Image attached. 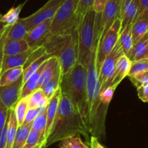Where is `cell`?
I'll return each instance as SVG.
<instances>
[{
    "mask_svg": "<svg viewBox=\"0 0 148 148\" xmlns=\"http://www.w3.org/2000/svg\"><path fill=\"white\" fill-rule=\"evenodd\" d=\"M89 134L86 123L80 113L70 98L61 92L56 116L49 135L45 140L44 148L74 135H82L89 145L91 136Z\"/></svg>",
    "mask_w": 148,
    "mask_h": 148,
    "instance_id": "6da1fadb",
    "label": "cell"
},
{
    "mask_svg": "<svg viewBox=\"0 0 148 148\" xmlns=\"http://www.w3.org/2000/svg\"><path fill=\"white\" fill-rule=\"evenodd\" d=\"M97 49H95L88 60L86 92H87L88 121L87 129L91 136L98 138L105 137V122L108 106L102 103L99 97L101 84L99 78V71L97 67Z\"/></svg>",
    "mask_w": 148,
    "mask_h": 148,
    "instance_id": "7a4b0ae2",
    "label": "cell"
},
{
    "mask_svg": "<svg viewBox=\"0 0 148 148\" xmlns=\"http://www.w3.org/2000/svg\"><path fill=\"white\" fill-rule=\"evenodd\" d=\"M86 79V68L78 62L68 73L62 76L60 83L61 92L70 98L80 113L86 125L88 121Z\"/></svg>",
    "mask_w": 148,
    "mask_h": 148,
    "instance_id": "3957f363",
    "label": "cell"
},
{
    "mask_svg": "<svg viewBox=\"0 0 148 148\" xmlns=\"http://www.w3.org/2000/svg\"><path fill=\"white\" fill-rule=\"evenodd\" d=\"M101 15L94 9L84 17L77 30L79 42V62L86 67L92 52L97 47Z\"/></svg>",
    "mask_w": 148,
    "mask_h": 148,
    "instance_id": "277c9868",
    "label": "cell"
},
{
    "mask_svg": "<svg viewBox=\"0 0 148 148\" xmlns=\"http://www.w3.org/2000/svg\"><path fill=\"white\" fill-rule=\"evenodd\" d=\"M79 0H65L52 19V35H72L78 30L76 10Z\"/></svg>",
    "mask_w": 148,
    "mask_h": 148,
    "instance_id": "5b68a950",
    "label": "cell"
},
{
    "mask_svg": "<svg viewBox=\"0 0 148 148\" xmlns=\"http://www.w3.org/2000/svg\"><path fill=\"white\" fill-rule=\"evenodd\" d=\"M57 57L59 61L62 76L68 73L79 62V42L76 31L71 39L62 47Z\"/></svg>",
    "mask_w": 148,
    "mask_h": 148,
    "instance_id": "8992f818",
    "label": "cell"
},
{
    "mask_svg": "<svg viewBox=\"0 0 148 148\" xmlns=\"http://www.w3.org/2000/svg\"><path fill=\"white\" fill-rule=\"evenodd\" d=\"M121 19L118 18L114 23L108 30L107 34L104 36L103 39L98 42L97 49V67L99 71L105 58L112 52L113 48L119 42V35L121 31Z\"/></svg>",
    "mask_w": 148,
    "mask_h": 148,
    "instance_id": "52a82bcc",
    "label": "cell"
},
{
    "mask_svg": "<svg viewBox=\"0 0 148 148\" xmlns=\"http://www.w3.org/2000/svg\"><path fill=\"white\" fill-rule=\"evenodd\" d=\"M122 0H108L101 15L99 41L102 40L116 19L120 18Z\"/></svg>",
    "mask_w": 148,
    "mask_h": 148,
    "instance_id": "ba28073f",
    "label": "cell"
},
{
    "mask_svg": "<svg viewBox=\"0 0 148 148\" xmlns=\"http://www.w3.org/2000/svg\"><path fill=\"white\" fill-rule=\"evenodd\" d=\"M123 50L120 43L118 42L112 52L105 58L99 71V78L101 84V89L110 86V82L116 68V62L120 57L123 55Z\"/></svg>",
    "mask_w": 148,
    "mask_h": 148,
    "instance_id": "9c48e42d",
    "label": "cell"
},
{
    "mask_svg": "<svg viewBox=\"0 0 148 148\" xmlns=\"http://www.w3.org/2000/svg\"><path fill=\"white\" fill-rule=\"evenodd\" d=\"M65 0H49L43 7L30 16L23 18L30 31L47 20H52Z\"/></svg>",
    "mask_w": 148,
    "mask_h": 148,
    "instance_id": "30bf717a",
    "label": "cell"
},
{
    "mask_svg": "<svg viewBox=\"0 0 148 148\" xmlns=\"http://www.w3.org/2000/svg\"><path fill=\"white\" fill-rule=\"evenodd\" d=\"M23 86V76L14 83L5 86H0V99L8 110L14 109L21 98Z\"/></svg>",
    "mask_w": 148,
    "mask_h": 148,
    "instance_id": "8fae6325",
    "label": "cell"
},
{
    "mask_svg": "<svg viewBox=\"0 0 148 148\" xmlns=\"http://www.w3.org/2000/svg\"><path fill=\"white\" fill-rule=\"evenodd\" d=\"M52 20H47L34 27L27 34L25 40L30 48L36 49L45 45L49 36L50 35V25Z\"/></svg>",
    "mask_w": 148,
    "mask_h": 148,
    "instance_id": "7c38bea8",
    "label": "cell"
},
{
    "mask_svg": "<svg viewBox=\"0 0 148 148\" xmlns=\"http://www.w3.org/2000/svg\"><path fill=\"white\" fill-rule=\"evenodd\" d=\"M139 0H122L121 9V33L126 26L134 23L139 8Z\"/></svg>",
    "mask_w": 148,
    "mask_h": 148,
    "instance_id": "4fadbf2b",
    "label": "cell"
},
{
    "mask_svg": "<svg viewBox=\"0 0 148 148\" xmlns=\"http://www.w3.org/2000/svg\"><path fill=\"white\" fill-rule=\"evenodd\" d=\"M131 65H132V62L124 55L119 58L116 62L114 73L111 79V86L116 89V87L123 81V79L128 76L131 69Z\"/></svg>",
    "mask_w": 148,
    "mask_h": 148,
    "instance_id": "5bb4252c",
    "label": "cell"
},
{
    "mask_svg": "<svg viewBox=\"0 0 148 148\" xmlns=\"http://www.w3.org/2000/svg\"><path fill=\"white\" fill-rule=\"evenodd\" d=\"M60 94L61 89L60 87L52 95V97L49 99L48 105L47 106V126L45 134V140L49 135V132L52 129V124L54 123V120L56 116L57 111H58V106H59L60 99Z\"/></svg>",
    "mask_w": 148,
    "mask_h": 148,
    "instance_id": "9a60e30c",
    "label": "cell"
},
{
    "mask_svg": "<svg viewBox=\"0 0 148 148\" xmlns=\"http://www.w3.org/2000/svg\"><path fill=\"white\" fill-rule=\"evenodd\" d=\"M34 50V49H30L27 52L17 55H4L0 75L6 71H8V70L11 69V68H18V67H23V68L28 57L32 53Z\"/></svg>",
    "mask_w": 148,
    "mask_h": 148,
    "instance_id": "2e32d148",
    "label": "cell"
},
{
    "mask_svg": "<svg viewBox=\"0 0 148 148\" xmlns=\"http://www.w3.org/2000/svg\"><path fill=\"white\" fill-rule=\"evenodd\" d=\"M148 55V33L133 45L129 58L131 62L146 59Z\"/></svg>",
    "mask_w": 148,
    "mask_h": 148,
    "instance_id": "e0dca14e",
    "label": "cell"
},
{
    "mask_svg": "<svg viewBox=\"0 0 148 148\" xmlns=\"http://www.w3.org/2000/svg\"><path fill=\"white\" fill-rule=\"evenodd\" d=\"M60 67L59 61L57 57L52 56L47 60V63L45 66V69L43 70L42 73V75L40 76L38 84H37L36 89H41L48 81L50 80L56 73L58 68Z\"/></svg>",
    "mask_w": 148,
    "mask_h": 148,
    "instance_id": "ac0fdd59",
    "label": "cell"
},
{
    "mask_svg": "<svg viewBox=\"0 0 148 148\" xmlns=\"http://www.w3.org/2000/svg\"><path fill=\"white\" fill-rule=\"evenodd\" d=\"M47 60L46 62H44V63L39 67V69L37 70L35 73H34L28 78V80L23 84V86L22 87V91H21V98H20V99L29 96L32 92H34V91L36 90L37 84H38V82H39L40 76L41 75H42V71L45 69V66H46L47 63Z\"/></svg>",
    "mask_w": 148,
    "mask_h": 148,
    "instance_id": "d6986e66",
    "label": "cell"
},
{
    "mask_svg": "<svg viewBox=\"0 0 148 148\" xmlns=\"http://www.w3.org/2000/svg\"><path fill=\"white\" fill-rule=\"evenodd\" d=\"M31 49L25 39L18 40H10L5 42L4 47V55H17L27 52Z\"/></svg>",
    "mask_w": 148,
    "mask_h": 148,
    "instance_id": "ffe728a7",
    "label": "cell"
},
{
    "mask_svg": "<svg viewBox=\"0 0 148 148\" xmlns=\"http://www.w3.org/2000/svg\"><path fill=\"white\" fill-rule=\"evenodd\" d=\"M29 31V28L25 23L23 18H19V20L10 28L6 40H18L25 39Z\"/></svg>",
    "mask_w": 148,
    "mask_h": 148,
    "instance_id": "44dd1931",
    "label": "cell"
},
{
    "mask_svg": "<svg viewBox=\"0 0 148 148\" xmlns=\"http://www.w3.org/2000/svg\"><path fill=\"white\" fill-rule=\"evenodd\" d=\"M148 32V18L145 16H139L132 23V34L133 43L140 40L142 37Z\"/></svg>",
    "mask_w": 148,
    "mask_h": 148,
    "instance_id": "7402d4cb",
    "label": "cell"
},
{
    "mask_svg": "<svg viewBox=\"0 0 148 148\" xmlns=\"http://www.w3.org/2000/svg\"><path fill=\"white\" fill-rule=\"evenodd\" d=\"M18 124L15 118L14 109L8 110V125L7 132V147L6 148H12L14 140L16 136Z\"/></svg>",
    "mask_w": 148,
    "mask_h": 148,
    "instance_id": "603a6c76",
    "label": "cell"
},
{
    "mask_svg": "<svg viewBox=\"0 0 148 148\" xmlns=\"http://www.w3.org/2000/svg\"><path fill=\"white\" fill-rule=\"evenodd\" d=\"M132 24L126 26V28L121 33H120L119 39V42L121 47L123 54L127 58L129 57L134 45L132 34Z\"/></svg>",
    "mask_w": 148,
    "mask_h": 148,
    "instance_id": "cb8c5ba5",
    "label": "cell"
},
{
    "mask_svg": "<svg viewBox=\"0 0 148 148\" xmlns=\"http://www.w3.org/2000/svg\"><path fill=\"white\" fill-rule=\"evenodd\" d=\"M27 97L28 100V108H45L47 106L49 100L42 89H36Z\"/></svg>",
    "mask_w": 148,
    "mask_h": 148,
    "instance_id": "d4e9b609",
    "label": "cell"
},
{
    "mask_svg": "<svg viewBox=\"0 0 148 148\" xmlns=\"http://www.w3.org/2000/svg\"><path fill=\"white\" fill-rule=\"evenodd\" d=\"M61 78H62V73H61L60 67H59L55 76L41 88L49 99L52 97L55 92L60 87Z\"/></svg>",
    "mask_w": 148,
    "mask_h": 148,
    "instance_id": "484cf974",
    "label": "cell"
},
{
    "mask_svg": "<svg viewBox=\"0 0 148 148\" xmlns=\"http://www.w3.org/2000/svg\"><path fill=\"white\" fill-rule=\"evenodd\" d=\"M23 67L11 68L6 71L0 75V86H8L15 82L23 76Z\"/></svg>",
    "mask_w": 148,
    "mask_h": 148,
    "instance_id": "4316f807",
    "label": "cell"
},
{
    "mask_svg": "<svg viewBox=\"0 0 148 148\" xmlns=\"http://www.w3.org/2000/svg\"><path fill=\"white\" fill-rule=\"evenodd\" d=\"M32 129V123L19 126L12 148H23Z\"/></svg>",
    "mask_w": 148,
    "mask_h": 148,
    "instance_id": "83f0119b",
    "label": "cell"
},
{
    "mask_svg": "<svg viewBox=\"0 0 148 148\" xmlns=\"http://www.w3.org/2000/svg\"><path fill=\"white\" fill-rule=\"evenodd\" d=\"M52 55L49 53H45L43 56L41 57L38 60L33 62L32 63L30 64L28 66L23 69V84L28 80V78L32 75L34 73H35L37 70L39 69V67L42 65L45 62H46L47 60H49L51 58Z\"/></svg>",
    "mask_w": 148,
    "mask_h": 148,
    "instance_id": "f1b7e54d",
    "label": "cell"
},
{
    "mask_svg": "<svg viewBox=\"0 0 148 148\" xmlns=\"http://www.w3.org/2000/svg\"><path fill=\"white\" fill-rule=\"evenodd\" d=\"M28 110V97L21 98L17 102L15 108H14V113H15V118L18 122V127L21 126L24 122L25 115Z\"/></svg>",
    "mask_w": 148,
    "mask_h": 148,
    "instance_id": "f546056e",
    "label": "cell"
},
{
    "mask_svg": "<svg viewBox=\"0 0 148 148\" xmlns=\"http://www.w3.org/2000/svg\"><path fill=\"white\" fill-rule=\"evenodd\" d=\"M25 3H26V2H25L23 4H21L18 7L12 8L5 15H2V18H0V20L4 23L6 24L8 26H12L19 20L20 13H21V10H22L23 8Z\"/></svg>",
    "mask_w": 148,
    "mask_h": 148,
    "instance_id": "4dcf8cb0",
    "label": "cell"
},
{
    "mask_svg": "<svg viewBox=\"0 0 148 148\" xmlns=\"http://www.w3.org/2000/svg\"><path fill=\"white\" fill-rule=\"evenodd\" d=\"M95 0H79L77 7L76 10V16L77 18L78 28L81 22L83 20L84 17L86 13L93 9V5Z\"/></svg>",
    "mask_w": 148,
    "mask_h": 148,
    "instance_id": "1f68e13d",
    "label": "cell"
},
{
    "mask_svg": "<svg viewBox=\"0 0 148 148\" xmlns=\"http://www.w3.org/2000/svg\"><path fill=\"white\" fill-rule=\"evenodd\" d=\"M59 148H89V147L82 141L80 135H74L61 140Z\"/></svg>",
    "mask_w": 148,
    "mask_h": 148,
    "instance_id": "d6a6232c",
    "label": "cell"
},
{
    "mask_svg": "<svg viewBox=\"0 0 148 148\" xmlns=\"http://www.w3.org/2000/svg\"><path fill=\"white\" fill-rule=\"evenodd\" d=\"M47 126V107L38 115L32 123V129L42 134L45 139V134Z\"/></svg>",
    "mask_w": 148,
    "mask_h": 148,
    "instance_id": "836d02e7",
    "label": "cell"
},
{
    "mask_svg": "<svg viewBox=\"0 0 148 148\" xmlns=\"http://www.w3.org/2000/svg\"><path fill=\"white\" fill-rule=\"evenodd\" d=\"M147 71H148V58L135 61V62H132L131 69L129 75H128V77Z\"/></svg>",
    "mask_w": 148,
    "mask_h": 148,
    "instance_id": "e575fe53",
    "label": "cell"
},
{
    "mask_svg": "<svg viewBox=\"0 0 148 148\" xmlns=\"http://www.w3.org/2000/svg\"><path fill=\"white\" fill-rule=\"evenodd\" d=\"M43 140H45V139L40 133L31 129L29 135L26 139V142L23 148H31Z\"/></svg>",
    "mask_w": 148,
    "mask_h": 148,
    "instance_id": "d590c367",
    "label": "cell"
},
{
    "mask_svg": "<svg viewBox=\"0 0 148 148\" xmlns=\"http://www.w3.org/2000/svg\"><path fill=\"white\" fill-rule=\"evenodd\" d=\"M129 78L134 86L139 88L148 84V71L139 73L134 76H129Z\"/></svg>",
    "mask_w": 148,
    "mask_h": 148,
    "instance_id": "8d00e7d4",
    "label": "cell"
},
{
    "mask_svg": "<svg viewBox=\"0 0 148 148\" xmlns=\"http://www.w3.org/2000/svg\"><path fill=\"white\" fill-rule=\"evenodd\" d=\"M115 90H116V89L111 86H107V87L100 89L99 97H100L101 102L104 105H106V106L109 105L110 102L113 99Z\"/></svg>",
    "mask_w": 148,
    "mask_h": 148,
    "instance_id": "74e56055",
    "label": "cell"
},
{
    "mask_svg": "<svg viewBox=\"0 0 148 148\" xmlns=\"http://www.w3.org/2000/svg\"><path fill=\"white\" fill-rule=\"evenodd\" d=\"M45 53H47V50L45 47L43 46L39 47L34 49L32 53L28 57V60H26V62L25 63V65L23 66V69L26 68L27 66H28L30 64L32 63L33 62H34V61H36L39 58H40L42 56H43Z\"/></svg>",
    "mask_w": 148,
    "mask_h": 148,
    "instance_id": "f35d334b",
    "label": "cell"
},
{
    "mask_svg": "<svg viewBox=\"0 0 148 148\" xmlns=\"http://www.w3.org/2000/svg\"><path fill=\"white\" fill-rule=\"evenodd\" d=\"M46 108V107H45ZM45 108H28L27 113L25 115V119H24V122L23 125L28 124V123H31L34 122L36 118L38 116V115L42 111V110Z\"/></svg>",
    "mask_w": 148,
    "mask_h": 148,
    "instance_id": "ab89813d",
    "label": "cell"
},
{
    "mask_svg": "<svg viewBox=\"0 0 148 148\" xmlns=\"http://www.w3.org/2000/svg\"><path fill=\"white\" fill-rule=\"evenodd\" d=\"M8 110H9L5 106L0 99V133L2 132L4 126H5L8 116Z\"/></svg>",
    "mask_w": 148,
    "mask_h": 148,
    "instance_id": "60d3db41",
    "label": "cell"
},
{
    "mask_svg": "<svg viewBox=\"0 0 148 148\" xmlns=\"http://www.w3.org/2000/svg\"><path fill=\"white\" fill-rule=\"evenodd\" d=\"M142 15L148 18V0H139L137 15H136L134 21H136V18H139V16H142Z\"/></svg>",
    "mask_w": 148,
    "mask_h": 148,
    "instance_id": "b9f144b4",
    "label": "cell"
},
{
    "mask_svg": "<svg viewBox=\"0 0 148 148\" xmlns=\"http://www.w3.org/2000/svg\"><path fill=\"white\" fill-rule=\"evenodd\" d=\"M11 26L8 27L6 31L4 32L2 36L0 37V72H1V69H2V61H3L4 58V47H5V42H6L7 39V36H8L9 30Z\"/></svg>",
    "mask_w": 148,
    "mask_h": 148,
    "instance_id": "7bdbcfd3",
    "label": "cell"
},
{
    "mask_svg": "<svg viewBox=\"0 0 148 148\" xmlns=\"http://www.w3.org/2000/svg\"><path fill=\"white\" fill-rule=\"evenodd\" d=\"M137 95L144 102H148V84L137 88Z\"/></svg>",
    "mask_w": 148,
    "mask_h": 148,
    "instance_id": "ee69618b",
    "label": "cell"
},
{
    "mask_svg": "<svg viewBox=\"0 0 148 148\" xmlns=\"http://www.w3.org/2000/svg\"><path fill=\"white\" fill-rule=\"evenodd\" d=\"M108 0H95L93 9L97 13H102Z\"/></svg>",
    "mask_w": 148,
    "mask_h": 148,
    "instance_id": "f6af8a7d",
    "label": "cell"
},
{
    "mask_svg": "<svg viewBox=\"0 0 148 148\" xmlns=\"http://www.w3.org/2000/svg\"><path fill=\"white\" fill-rule=\"evenodd\" d=\"M89 148H105L103 145L100 144L97 137L95 136H90V142H89Z\"/></svg>",
    "mask_w": 148,
    "mask_h": 148,
    "instance_id": "bcb514c9",
    "label": "cell"
},
{
    "mask_svg": "<svg viewBox=\"0 0 148 148\" xmlns=\"http://www.w3.org/2000/svg\"><path fill=\"white\" fill-rule=\"evenodd\" d=\"M8 27H9V26H8L6 24L2 22L1 20H0V37L2 36V34H4V32L6 31V29L8 28Z\"/></svg>",
    "mask_w": 148,
    "mask_h": 148,
    "instance_id": "7dc6e473",
    "label": "cell"
},
{
    "mask_svg": "<svg viewBox=\"0 0 148 148\" xmlns=\"http://www.w3.org/2000/svg\"><path fill=\"white\" fill-rule=\"evenodd\" d=\"M45 140H43L31 148H44L45 147Z\"/></svg>",
    "mask_w": 148,
    "mask_h": 148,
    "instance_id": "c3c4849f",
    "label": "cell"
},
{
    "mask_svg": "<svg viewBox=\"0 0 148 148\" xmlns=\"http://www.w3.org/2000/svg\"><path fill=\"white\" fill-rule=\"evenodd\" d=\"M2 15H1V14H0V18H2Z\"/></svg>",
    "mask_w": 148,
    "mask_h": 148,
    "instance_id": "681fc988",
    "label": "cell"
},
{
    "mask_svg": "<svg viewBox=\"0 0 148 148\" xmlns=\"http://www.w3.org/2000/svg\"><path fill=\"white\" fill-rule=\"evenodd\" d=\"M147 58H148V55H147Z\"/></svg>",
    "mask_w": 148,
    "mask_h": 148,
    "instance_id": "f907efd6",
    "label": "cell"
},
{
    "mask_svg": "<svg viewBox=\"0 0 148 148\" xmlns=\"http://www.w3.org/2000/svg\"><path fill=\"white\" fill-rule=\"evenodd\" d=\"M147 33H148V32H147Z\"/></svg>",
    "mask_w": 148,
    "mask_h": 148,
    "instance_id": "816d5d0a",
    "label": "cell"
}]
</instances>
